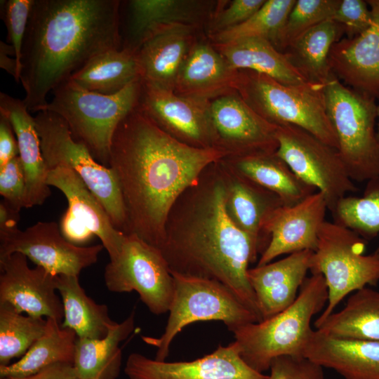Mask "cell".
<instances>
[{
  "mask_svg": "<svg viewBox=\"0 0 379 379\" xmlns=\"http://www.w3.org/2000/svg\"><path fill=\"white\" fill-rule=\"evenodd\" d=\"M215 148H197L161 129L137 105L112 136L108 167L117 180L126 211V234L158 248L178 197L210 164L226 157Z\"/></svg>",
  "mask_w": 379,
  "mask_h": 379,
  "instance_id": "obj_1",
  "label": "cell"
},
{
  "mask_svg": "<svg viewBox=\"0 0 379 379\" xmlns=\"http://www.w3.org/2000/svg\"><path fill=\"white\" fill-rule=\"evenodd\" d=\"M159 249L171 272L222 283L261 321L248 278L249 265L260 255L226 213L218 161L208 166L176 199Z\"/></svg>",
  "mask_w": 379,
  "mask_h": 379,
  "instance_id": "obj_2",
  "label": "cell"
},
{
  "mask_svg": "<svg viewBox=\"0 0 379 379\" xmlns=\"http://www.w3.org/2000/svg\"><path fill=\"white\" fill-rule=\"evenodd\" d=\"M120 0H34L21 58L23 100L41 111L47 97L91 59L121 48Z\"/></svg>",
  "mask_w": 379,
  "mask_h": 379,
  "instance_id": "obj_3",
  "label": "cell"
},
{
  "mask_svg": "<svg viewBox=\"0 0 379 379\" xmlns=\"http://www.w3.org/2000/svg\"><path fill=\"white\" fill-rule=\"evenodd\" d=\"M328 289L324 277L312 274L287 308L260 322L232 331L244 361L255 371L270 370L273 359L282 356L303 357L313 329L312 317L326 307Z\"/></svg>",
  "mask_w": 379,
  "mask_h": 379,
  "instance_id": "obj_4",
  "label": "cell"
},
{
  "mask_svg": "<svg viewBox=\"0 0 379 379\" xmlns=\"http://www.w3.org/2000/svg\"><path fill=\"white\" fill-rule=\"evenodd\" d=\"M141 86L139 79L117 93L104 95L84 89L68 79L51 92L52 98L42 110L63 119L72 137L83 143L98 162L108 167L114 133L137 107Z\"/></svg>",
  "mask_w": 379,
  "mask_h": 379,
  "instance_id": "obj_5",
  "label": "cell"
},
{
  "mask_svg": "<svg viewBox=\"0 0 379 379\" xmlns=\"http://www.w3.org/2000/svg\"><path fill=\"white\" fill-rule=\"evenodd\" d=\"M324 85H286L257 72L237 70L235 90L259 116L278 126L293 125L338 149L337 138L328 119Z\"/></svg>",
  "mask_w": 379,
  "mask_h": 379,
  "instance_id": "obj_6",
  "label": "cell"
},
{
  "mask_svg": "<svg viewBox=\"0 0 379 379\" xmlns=\"http://www.w3.org/2000/svg\"><path fill=\"white\" fill-rule=\"evenodd\" d=\"M325 106L338 141V152L353 181L379 176L375 99L343 84L334 74L323 89Z\"/></svg>",
  "mask_w": 379,
  "mask_h": 379,
  "instance_id": "obj_7",
  "label": "cell"
},
{
  "mask_svg": "<svg viewBox=\"0 0 379 379\" xmlns=\"http://www.w3.org/2000/svg\"><path fill=\"white\" fill-rule=\"evenodd\" d=\"M171 274L174 293L164 332L157 338L142 337L145 343L157 349L156 360L165 361L175 337L194 322L220 321L232 332L239 326L259 321L256 315L222 283Z\"/></svg>",
  "mask_w": 379,
  "mask_h": 379,
  "instance_id": "obj_8",
  "label": "cell"
},
{
  "mask_svg": "<svg viewBox=\"0 0 379 379\" xmlns=\"http://www.w3.org/2000/svg\"><path fill=\"white\" fill-rule=\"evenodd\" d=\"M366 241L352 230L325 220L318 232L310 271L320 274L328 289L326 305L314 322L322 323L348 294L379 281V258L365 255Z\"/></svg>",
  "mask_w": 379,
  "mask_h": 379,
  "instance_id": "obj_9",
  "label": "cell"
},
{
  "mask_svg": "<svg viewBox=\"0 0 379 379\" xmlns=\"http://www.w3.org/2000/svg\"><path fill=\"white\" fill-rule=\"evenodd\" d=\"M34 119L48 170L67 166L75 172L101 203L115 227L125 234L124 204L112 169L98 162L88 149L72 137L59 115L42 110L36 112Z\"/></svg>",
  "mask_w": 379,
  "mask_h": 379,
  "instance_id": "obj_10",
  "label": "cell"
},
{
  "mask_svg": "<svg viewBox=\"0 0 379 379\" xmlns=\"http://www.w3.org/2000/svg\"><path fill=\"white\" fill-rule=\"evenodd\" d=\"M104 281L111 292H137L154 314L169 310L174 293L169 267L158 248L135 234H126L119 253L105 268Z\"/></svg>",
  "mask_w": 379,
  "mask_h": 379,
  "instance_id": "obj_11",
  "label": "cell"
},
{
  "mask_svg": "<svg viewBox=\"0 0 379 379\" xmlns=\"http://www.w3.org/2000/svg\"><path fill=\"white\" fill-rule=\"evenodd\" d=\"M276 137L277 155L300 180L323 194L331 213L341 199L357 191L335 148L293 125L278 126Z\"/></svg>",
  "mask_w": 379,
  "mask_h": 379,
  "instance_id": "obj_12",
  "label": "cell"
},
{
  "mask_svg": "<svg viewBox=\"0 0 379 379\" xmlns=\"http://www.w3.org/2000/svg\"><path fill=\"white\" fill-rule=\"evenodd\" d=\"M103 248L69 242L55 222H39L23 231L17 224L0 225V258L20 253L54 275L79 276L97 262Z\"/></svg>",
  "mask_w": 379,
  "mask_h": 379,
  "instance_id": "obj_13",
  "label": "cell"
},
{
  "mask_svg": "<svg viewBox=\"0 0 379 379\" xmlns=\"http://www.w3.org/2000/svg\"><path fill=\"white\" fill-rule=\"evenodd\" d=\"M210 114L214 148L226 157L276 152L277 126L253 111L237 91L211 101Z\"/></svg>",
  "mask_w": 379,
  "mask_h": 379,
  "instance_id": "obj_14",
  "label": "cell"
},
{
  "mask_svg": "<svg viewBox=\"0 0 379 379\" xmlns=\"http://www.w3.org/2000/svg\"><path fill=\"white\" fill-rule=\"evenodd\" d=\"M216 4L193 0L121 1V48L136 52L145 41L166 27L187 25L199 29L207 25Z\"/></svg>",
  "mask_w": 379,
  "mask_h": 379,
  "instance_id": "obj_15",
  "label": "cell"
},
{
  "mask_svg": "<svg viewBox=\"0 0 379 379\" xmlns=\"http://www.w3.org/2000/svg\"><path fill=\"white\" fill-rule=\"evenodd\" d=\"M210 104L142 81L138 107L178 141L197 148H214Z\"/></svg>",
  "mask_w": 379,
  "mask_h": 379,
  "instance_id": "obj_16",
  "label": "cell"
},
{
  "mask_svg": "<svg viewBox=\"0 0 379 379\" xmlns=\"http://www.w3.org/2000/svg\"><path fill=\"white\" fill-rule=\"evenodd\" d=\"M124 373L130 379H268L242 359L233 341L213 352L190 361L168 362L131 353Z\"/></svg>",
  "mask_w": 379,
  "mask_h": 379,
  "instance_id": "obj_17",
  "label": "cell"
},
{
  "mask_svg": "<svg viewBox=\"0 0 379 379\" xmlns=\"http://www.w3.org/2000/svg\"><path fill=\"white\" fill-rule=\"evenodd\" d=\"M27 258L14 253L0 258V302L35 317H64L61 298L56 293V276L44 268H30Z\"/></svg>",
  "mask_w": 379,
  "mask_h": 379,
  "instance_id": "obj_18",
  "label": "cell"
},
{
  "mask_svg": "<svg viewBox=\"0 0 379 379\" xmlns=\"http://www.w3.org/2000/svg\"><path fill=\"white\" fill-rule=\"evenodd\" d=\"M327 210L326 199L319 191L296 204L274 209L264 224L263 232L269 243L256 266L270 263L284 254L314 251Z\"/></svg>",
  "mask_w": 379,
  "mask_h": 379,
  "instance_id": "obj_19",
  "label": "cell"
},
{
  "mask_svg": "<svg viewBox=\"0 0 379 379\" xmlns=\"http://www.w3.org/2000/svg\"><path fill=\"white\" fill-rule=\"evenodd\" d=\"M372 13L370 27L360 35L343 38L332 46L329 65L345 85L379 99V0H366Z\"/></svg>",
  "mask_w": 379,
  "mask_h": 379,
  "instance_id": "obj_20",
  "label": "cell"
},
{
  "mask_svg": "<svg viewBox=\"0 0 379 379\" xmlns=\"http://www.w3.org/2000/svg\"><path fill=\"white\" fill-rule=\"evenodd\" d=\"M218 164L226 213L249 237L260 256L269 243L263 232L265 222L274 209L284 204L277 195L241 175L222 159Z\"/></svg>",
  "mask_w": 379,
  "mask_h": 379,
  "instance_id": "obj_21",
  "label": "cell"
},
{
  "mask_svg": "<svg viewBox=\"0 0 379 379\" xmlns=\"http://www.w3.org/2000/svg\"><path fill=\"white\" fill-rule=\"evenodd\" d=\"M312 253L309 250L295 252L279 260L248 269V278L261 321L271 318L295 301L310 270Z\"/></svg>",
  "mask_w": 379,
  "mask_h": 379,
  "instance_id": "obj_22",
  "label": "cell"
},
{
  "mask_svg": "<svg viewBox=\"0 0 379 379\" xmlns=\"http://www.w3.org/2000/svg\"><path fill=\"white\" fill-rule=\"evenodd\" d=\"M237 74L209 40L197 39L181 65L174 92L211 102L236 91Z\"/></svg>",
  "mask_w": 379,
  "mask_h": 379,
  "instance_id": "obj_23",
  "label": "cell"
},
{
  "mask_svg": "<svg viewBox=\"0 0 379 379\" xmlns=\"http://www.w3.org/2000/svg\"><path fill=\"white\" fill-rule=\"evenodd\" d=\"M303 357L345 379H379V341L334 337L313 330Z\"/></svg>",
  "mask_w": 379,
  "mask_h": 379,
  "instance_id": "obj_24",
  "label": "cell"
},
{
  "mask_svg": "<svg viewBox=\"0 0 379 379\" xmlns=\"http://www.w3.org/2000/svg\"><path fill=\"white\" fill-rule=\"evenodd\" d=\"M198 29L187 25L164 27L136 51L141 81L174 91L181 65L197 40Z\"/></svg>",
  "mask_w": 379,
  "mask_h": 379,
  "instance_id": "obj_25",
  "label": "cell"
},
{
  "mask_svg": "<svg viewBox=\"0 0 379 379\" xmlns=\"http://www.w3.org/2000/svg\"><path fill=\"white\" fill-rule=\"evenodd\" d=\"M0 114L8 119L17 139L26 183L25 208L41 205L50 196L51 190L34 117L30 114L23 100L3 92L0 93Z\"/></svg>",
  "mask_w": 379,
  "mask_h": 379,
  "instance_id": "obj_26",
  "label": "cell"
},
{
  "mask_svg": "<svg viewBox=\"0 0 379 379\" xmlns=\"http://www.w3.org/2000/svg\"><path fill=\"white\" fill-rule=\"evenodd\" d=\"M47 184L64 194L67 209L100 239L109 260L116 258L126 234L115 227L105 208L80 177L67 166H58L48 170Z\"/></svg>",
  "mask_w": 379,
  "mask_h": 379,
  "instance_id": "obj_27",
  "label": "cell"
},
{
  "mask_svg": "<svg viewBox=\"0 0 379 379\" xmlns=\"http://www.w3.org/2000/svg\"><path fill=\"white\" fill-rule=\"evenodd\" d=\"M222 160L241 175L277 195L285 206L296 204L317 192L300 180L276 152Z\"/></svg>",
  "mask_w": 379,
  "mask_h": 379,
  "instance_id": "obj_28",
  "label": "cell"
},
{
  "mask_svg": "<svg viewBox=\"0 0 379 379\" xmlns=\"http://www.w3.org/2000/svg\"><path fill=\"white\" fill-rule=\"evenodd\" d=\"M211 44L237 70L257 72L286 85L310 83L293 67L286 53L265 39L244 38Z\"/></svg>",
  "mask_w": 379,
  "mask_h": 379,
  "instance_id": "obj_29",
  "label": "cell"
},
{
  "mask_svg": "<svg viewBox=\"0 0 379 379\" xmlns=\"http://www.w3.org/2000/svg\"><path fill=\"white\" fill-rule=\"evenodd\" d=\"M133 312L121 323H116L101 339L77 337L74 367L79 379H117L119 375L122 352L119 344L133 331Z\"/></svg>",
  "mask_w": 379,
  "mask_h": 379,
  "instance_id": "obj_30",
  "label": "cell"
},
{
  "mask_svg": "<svg viewBox=\"0 0 379 379\" xmlns=\"http://www.w3.org/2000/svg\"><path fill=\"white\" fill-rule=\"evenodd\" d=\"M56 288L63 305L62 327L73 330L79 338L101 339L117 323L111 319L108 307L88 297L78 276H56Z\"/></svg>",
  "mask_w": 379,
  "mask_h": 379,
  "instance_id": "obj_31",
  "label": "cell"
},
{
  "mask_svg": "<svg viewBox=\"0 0 379 379\" xmlns=\"http://www.w3.org/2000/svg\"><path fill=\"white\" fill-rule=\"evenodd\" d=\"M343 34L341 25L328 20L304 32L284 53L309 82L325 85L333 74L328 62L331 49Z\"/></svg>",
  "mask_w": 379,
  "mask_h": 379,
  "instance_id": "obj_32",
  "label": "cell"
},
{
  "mask_svg": "<svg viewBox=\"0 0 379 379\" xmlns=\"http://www.w3.org/2000/svg\"><path fill=\"white\" fill-rule=\"evenodd\" d=\"M139 79L136 52L119 48L95 55L69 79L87 91L112 95Z\"/></svg>",
  "mask_w": 379,
  "mask_h": 379,
  "instance_id": "obj_33",
  "label": "cell"
},
{
  "mask_svg": "<svg viewBox=\"0 0 379 379\" xmlns=\"http://www.w3.org/2000/svg\"><path fill=\"white\" fill-rule=\"evenodd\" d=\"M61 324L55 319H46L44 333L27 352L13 364L0 365V378L27 376L58 363L74 364L77 335Z\"/></svg>",
  "mask_w": 379,
  "mask_h": 379,
  "instance_id": "obj_34",
  "label": "cell"
},
{
  "mask_svg": "<svg viewBox=\"0 0 379 379\" xmlns=\"http://www.w3.org/2000/svg\"><path fill=\"white\" fill-rule=\"evenodd\" d=\"M315 328L334 337L379 341V291L365 287L354 292L341 310Z\"/></svg>",
  "mask_w": 379,
  "mask_h": 379,
  "instance_id": "obj_35",
  "label": "cell"
},
{
  "mask_svg": "<svg viewBox=\"0 0 379 379\" xmlns=\"http://www.w3.org/2000/svg\"><path fill=\"white\" fill-rule=\"evenodd\" d=\"M295 1L265 0L261 8L244 22L208 38L214 44H225L244 38H262L278 49L282 30Z\"/></svg>",
  "mask_w": 379,
  "mask_h": 379,
  "instance_id": "obj_36",
  "label": "cell"
},
{
  "mask_svg": "<svg viewBox=\"0 0 379 379\" xmlns=\"http://www.w3.org/2000/svg\"><path fill=\"white\" fill-rule=\"evenodd\" d=\"M333 222L354 232L366 241L379 233V176L367 181L363 195L345 196L332 213ZM379 258V246L373 253Z\"/></svg>",
  "mask_w": 379,
  "mask_h": 379,
  "instance_id": "obj_37",
  "label": "cell"
},
{
  "mask_svg": "<svg viewBox=\"0 0 379 379\" xmlns=\"http://www.w3.org/2000/svg\"><path fill=\"white\" fill-rule=\"evenodd\" d=\"M46 328V319L23 315L8 303L0 302V365L22 357Z\"/></svg>",
  "mask_w": 379,
  "mask_h": 379,
  "instance_id": "obj_38",
  "label": "cell"
},
{
  "mask_svg": "<svg viewBox=\"0 0 379 379\" xmlns=\"http://www.w3.org/2000/svg\"><path fill=\"white\" fill-rule=\"evenodd\" d=\"M340 0H296L282 30L278 49L284 52L310 28L331 20Z\"/></svg>",
  "mask_w": 379,
  "mask_h": 379,
  "instance_id": "obj_39",
  "label": "cell"
},
{
  "mask_svg": "<svg viewBox=\"0 0 379 379\" xmlns=\"http://www.w3.org/2000/svg\"><path fill=\"white\" fill-rule=\"evenodd\" d=\"M34 0H1L0 15L7 29V43L15 51V57L21 72L23 41Z\"/></svg>",
  "mask_w": 379,
  "mask_h": 379,
  "instance_id": "obj_40",
  "label": "cell"
},
{
  "mask_svg": "<svg viewBox=\"0 0 379 379\" xmlns=\"http://www.w3.org/2000/svg\"><path fill=\"white\" fill-rule=\"evenodd\" d=\"M265 0H232L217 1L206 25L208 36L239 25L254 15Z\"/></svg>",
  "mask_w": 379,
  "mask_h": 379,
  "instance_id": "obj_41",
  "label": "cell"
},
{
  "mask_svg": "<svg viewBox=\"0 0 379 379\" xmlns=\"http://www.w3.org/2000/svg\"><path fill=\"white\" fill-rule=\"evenodd\" d=\"M0 194L5 204L19 213L26 205V183L19 156L0 167Z\"/></svg>",
  "mask_w": 379,
  "mask_h": 379,
  "instance_id": "obj_42",
  "label": "cell"
},
{
  "mask_svg": "<svg viewBox=\"0 0 379 379\" xmlns=\"http://www.w3.org/2000/svg\"><path fill=\"white\" fill-rule=\"evenodd\" d=\"M343 27L347 39H353L371 25L372 13L364 0H340L332 19Z\"/></svg>",
  "mask_w": 379,
  "mask_h": 379,
  "instance_id": "obj_43",
  "label": "cell"
},
{
  "mask_svg": "<svg viewBox=\"0 0 379 379\" xmlns=\"http://www.w3.org/2000/svg\"><path fill=\"white\" fill-rule=\"evenodd\" d=\"M270 371L268 379H325L323 368L304 357L275 358Z\"/></svg>",
  "mask_w": 379,
  "mask_h": 379,
  "instance_id": "obj_44",
  "label": "cell"
},
{
  "mask_svg": "<svg viewBox=\"0 0 379 379\" xmlns=\"http://www.w3.org/2000/svg\"><path fill=\"white\" fill-rule=\"evenodd\" d=\"M58 225L64 238L77 246L87 243L95 236L68 209L62 215Z\"/></svg>",
  "mask_w": 379,
  "mask_h": 379,
  "instance_id": "obj_45",
  "label": "cell"
},
{
  "mask_svg": "<svg viewBox=\"0 0 379 379\" xmlns=\"http://www.w3.org/2000/svg\"><path fill=\"white\" fill-rule=\"evenodd\" d=\"M17 139L8 119L0 114V167L18 156Z\"/></svg>",
  "mask_w": 379,
  "mask_h": 379,
  "instance_id": "obj_46",
  "label": "cell"
},
{
  "mask_svg": "<svg viewBox=\"0 0 379 379\" xmlns=\"http://www.w3.org/2000/svg\"><path fill=\"white\" fill-rule=\"evenodd\" d=\"M1 379H79V378L73 364L58 363L27 376L4 377Z\"/></svg>",
  "mask_w": 379,
  "mask_h": 379,
  "instance_id": "obj_47",
  "label": "cell"
},
{
  "mask_svg": "<svg viewBox=\"0 0 379 379\" xmlns=\"http://www.w3.org/2000/svg\"><path fill=\"white\" fill-rule=\"evenodd\" d=\"M0 67L11 74L18 83L20 79V71L15 57L13 46L7 42L0 41Z\"/></svg>",
  "mask_w": 379,
  "mask_h": 379,
  "instance_id": "obj_48",
  "label": "cell"
},
{
  "mask_svg": "<svg viewBox=\"0 0 379 379\" xmlns=\"http://www.w3.org/2000/svg\"><path fill=\"white\" fill-rule=\"evenodd\" d=\"M377 118H378V130L376 133H377V138L379 141V105H377Z\"/></svg>",
  "mask_w": 379,
  "mask_h": 379,
  "instance_id": "obj_49",
  "label": "cell"
}]
</instances>
